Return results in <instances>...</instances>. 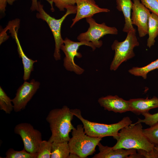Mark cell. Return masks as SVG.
Here are the masks:
<instances>
[{"label": "cell", "instance_id": "obj_24", "mask_svg": "<svg viewBox=\"0 0 158 158\" xmlns=\"http://www.w3.org/2000/svg\"><path fill=\"white\" fill-rule=\"evenodd\" d=\"M52 142L49 141L42 140L37 153L36 158H50Z\"/></svg>", "mask_w": 158, "mask_h": 158}, {"label": "cell", "instance_id": "obj_26", "mask_svg": "<svg viewBox=\"0 0 158 158\" xmlns=\"http://www.w3.org/2000/svg\"><path fill=\"white\" fill-rule=\"evenodd\" d=\"M142 114L144 116V118H138V121L134 124L143 123L150 126L158 122V112L154 114H151L149 112Z\"/></svg>", "mask_w": 158, "mask_h": 158}, {"label": "cell", "instance_id": "obj_28", "mask_svg": "<svg viewBox=\"0 0 158 158\" xmlns=\"http://www.w3.org/2000/svg\"><path fill=\"white\" fill-rule=\"evenodd\" d=\"M137 150L138 153L143 155L144 158H158L157 152L154 148L152 151L150 152H148L142 150Z\"/></svg>", "mask_w": 158, "mask_h": 158}, {"label": "cell", "instance_id": "obj_27", "mask_svg": "<svg viewBox=\"0 0 158 158\" xmlns=\"http://www.w3.org/2000/svg\"><path fill=\"white\" fill-rule=\"evenodd\" d=\"M149 11L158 16V0H140Z\"/></svg>", "mask_w": 158, "mask_h": 158}, {"label": "cell", "instance_id": "obj_34", "mask_svg": "<svg viewBox=\"0 0 158 158\" xmlns=\"http://www.w3.org/2000/svg\"><path fill=\"white\" fill-rule=\"evenodd\" d=\"M154 148L157 151L158 156V146H155Z\"/></svg>", "mask_w": 158, "mask_h": 158}, {"label": "cell", "instance_id": "obj_29", "mask_svg": "<svg viewBox=\"0 0 158 158\" xmlns=\"http://www.w3.org/2000/svg\"><path fill=\"white\" fill-rule=\"evenodd\" d=\"M6 0H0V10L1 13H4L6 10L7 3Z\"/></svg>", "mask_w": 158, "mask_h": 158}, {"label": "cell", "instance_id": "obj_15", "mask_svg": "<svg viewBox=\"0 0 158 158\" xmlns=\"http://www.w3.org/2000/svg\"><path fill=\"white\" fill-rule=\"evenodd\" d=\"M128 101L130 111L138 115L148 113L150 109L158 107V98L155 96L150 99H130Z\"/></svg>", "mask_w": 158, "mask_h": 158}, {"label": "cell", "instance_id": "obj_32", "mask_svg": "<svg viewBox=\"0 0 158 158\" xmlns=\"http://www.w3.org/2000/svg\"><path fill=\"white\" fill-rule=\"evenodd\" d=\"M68 158H80L79 156L75 153H71L69 155Z\"/></svg>", "mask_w": 158, "mask_h": 158}, {"label": "cell", "instance_id": "obj_11", "mask_svg": "<svg viewBox=\"0 0 158 158\" xmlns=\"http://www.w3.org/2000/svg\"><path fill=\"white\" fill-rule=\"evenodd\" d=\"M131 20L132 24L136 25L139 36L142 37L148 34L149 18L150 11L140 0H133Z\"/></svg>", "mask_w": 158, "mask_h": 158}, {"label": "cell", "instance_id": "obj_7", "mask_svg": "<svg viewBox=\"0 0 158 158\" xmlns=\"http://www.w3.org/2000/svg\"><path fill=\"white\" fill-rule=\"evenodd\" d=\"M84 45L90 47L93 51L96 49L90 42L86 41L75 42L67 37L63 40L61 50L65 55L63 65L66 70L73 72L78 75H81L84 72V69L76 64L74 61L75 57L78 58L82 57V54L78 51L80 46Z\"/></svg>", "mask_w": 158, "mask_h": 158}, {"label": "cell", "instance_id": "obj_10", "mask_svg": "<svg viewBox=\"0 0 158 158\" xmlns=\"http://www.w3.org/2000/svg\"><path fill=\"white\" fill-rule=\"evenodd\" d=\"M40 83L32 79L29 82L24 81L18 88L15 97L12 99L13 110L18 112L24 109L39 88Z\"/></svg>", "mask_w": 158, "mask_h": 158}, {"label": "cell", "instance_id": "obj_18", "mask_svg": "<svg viewBox=\"0 0 158 158\" xmlns=\"http://www.w3.org/2000/svg\"><path fill=\"white\" fill-rule=\"evenodd\" d=\"M148 34L147 46L149 48L153 46L155 39L158 35V16L155 14L151 13L148 22Z\"/></svg>", "mask_w": 158, "mask_h": 158}, {"label": "cell", "instance_id": "obj_1", "mask_svg": "<svg viewBox=\"0 0 158 158\" xmlns=\"http://www.w3.org/2000/svg\"><path fill=\"white\" fill-rule=\"evenodd\" d=\"M74 116L71 109L66 105L51 110L46 118L51 132L48 140L51 142L68 141L69 133L75 128L71 123Z\"/></svg>", "mask_w": 158, "mask_h": 158}, {"label": "cell", "instance_id": "obj_6", "mask_svg": "<svg viewBox=\"0 0 158 158\" xmlns=\"http://www.w3.org/2000/svg\"><path fill=\"white\" fill-rule=\"evenodd\" d=\"M136 32L135 30L127 33L126 37L123 41L117 40L114 41L111 48L114 51L115 54L110 65V70L116 71L122 63L135 56L134 49L139 45Z\"/></svg>", "mask_w": 158, "mask_h": 158}, {"label": "cell", "instance_id": "obj_12", "mask_svg": "<svg viewBox=\"0 0 158 158\" xmlns=\"http://www.w3.org/2000/svg\"><path fill=\"white\" fill-rule=\"evenodd\" d=\"M76 15L72 20L71 28L83 18L92 17L96 13L110 11L108 8L99 7L94 0H76Z\"/></svg>", "mask_w": 158, "mask_h": 158}, {"label": "cell", "instance_id": "obj_33", "mask_svg": "<svg viewBox=\"0 0 158 158\" xmlns=\"http://www.w3.org/2000/svg\"><path fill=\"white\" fill-rule=\"evenodd\" d=\"M8 3L9 5H12L13 3L16 1L18 0H6Z\"/></svg>", "mask_w": 158, "mask_h": 158}, {"label": "cell", "instance_id": "obj_23", "mask_svg": "<svg viewBox=\"0 0 158 158\" xmlns=\"http://www.w3.org/2000/svg\"><path fill=\"white\" fill-rule=\"evenodd\" d=\"M6 158H36L37 153L27 152L25 149L20 151L15 150L10 148L6 152Z\"/></svg>", "mask_w": 158, "mask_h": 158}, {"label": "cell", "instance_id": "obj_2", "mask_svg": "<svg viewBox=\"0 0 158 158\" xmlns=\"http://www.w3.org/2000/svg\"><path fill=\"white\" fill-rule=\"evenodd\" d=\"M113 138L117 140L112 147L114 150L135 149L150 152L154 150L155 146L144 135L141 123H132L123 128L118 135Z\"/></svg>", "mask_w": 158, "mask_h": 158}, {"label": "cell", "instance_id": "obj_22", "mask_svg": "<svg viewBox=\"0 0 158 158\" xmlns=\"http://www.w3.org/2000/svg\"><path fill=\"white\" fill-rule=\"evenodd\" d=\"M143 132L150 141L155 146H158V122L143 129Z\"/></svg>", "mask_w": 158, "mask_h": 158}, {"label": "cell", "instance_id": "obj_13", "mask_svg": "<svg viewBox=\"0 0 158 158\" xmlns=\"http://www.w3.org/2000/svg\"><path fill=\"white\" fill-rule=\"evenodd\" d=\"M98 102L101 106L109 111L121 113L130 111L128 100H125L117 95L101 97Z\"/></svg>", "mask_w": 158, "mask_h": 158}, {"label": "cell", "instance_id": "obj_5", "mask_svg": "<svg viewBox=\"0 0 158 158\" xmlns=\"http://www.w3.org/2000/svg\"><path fill=\"white\" fill-rule=\"evenodd\" d=\"M38 12L36 17L45 21L47 24L53 35L55 43V47L54 54V57L56 61L59 60L61 59L60 50L63 43V40L61 34V25L66 17L68 15L75 13L76 8L75 5L71 6L66 9L65 14L60 18L56 19L51 16L44 10L43 5L40 1H38Z\"/></svg>", "mask_w": 158, "mask_h": 158}, {"label": "cell", "instance_id": "obj_14", "mask_svg": "<svg viewBox=\"0 0 158 158\" xmlns=\"http://www.w3.org/2000/svg\"><path fill=\"white\" fill-rule=\"evenodd\" d=\"M18 27L14 25H12L11 24V27L8 26V29L9 32L11 34V36L16 41L19 57L22 59L24 69L23 80L24 81H27L29 79L31 73L34 70V64L37 62V61L29 58L24 52L18 36Z\"/></svg>", "mask_w": 158, "mask_h": 158}, {"label": "cell", "instance_id": "obj_8", "mask_svg": "<svg viewBox=\"0 0 158 158\" xmlns=\"http://www.w3.org/2000/svg\"><path fill=\"white\" fill-rule=\"evenodd\" d=\"M89 27L86 32L80 34L77 37L79 41H86L92 42L96 48H99L103 42L99 39L107 34L117 35L118 30L114 27L107 26L105 23H97L92 17L86 18Z\"/></svg>", "mask_w": 158, "mask_h": 158}, {"label": "cell", "instance_id": "obj_21", "mask_svg": "<svg viewBox=\"0 0 158 158\" xmlns=\"http://www.w3.org/2000/svg\"><path fill=\"white\" fill-rule=\"evenodd\" d=\"M12 99L7 96L2 87H0V109L6 113L10 114L13 110Z\"/></svg>", "mask_w": 158, "mask_h": 158}, {"label": "cell", "instance_id": "obj_9", "mask_svg": "<svg viewBox=\"0 0 158 158\" xmlns=\"http://www.w3.org/2000/svg\"><path fill=\"white\" fill-rule=\"evenodd\" d=\"M15 133L19 135L23 142L24 148L27 152L37 153L42 141L41 133L27 123L17 124L14 128Z\"/></svg>", "mask_w": 158, "mask_h": 158}, {"label": "cell", "instance_id": "obj_30", "mask_svg": "<svg viewBox=\"0 0 158 158\" xmlns=\"http://www.w3.org/2000/svg\"><path fill=\"white\" fill-rule=\"evenodd\" d=\"M38 0H31V5L30 7V9L32 11H37L38 10ZM48 1L47 0H46Z\"/></svg>", "mask_w": 158, "mask_h": 158}, {"label": "cell", "instance_id": "obj_20", "mask_svg": "<svg viewBox=\"0 0 158 158\" xmlns=\"http://www.w3.org/2000/svg\"><path fill=\"white\" fill-rule=\"evenodd\" d=\"M156 69H158V59L143 67H133L129 70L128 71L132 75L141 77L146 79L148 73Z\"/></svg>", "mask_w": 158, "mask_h": 158}, {"label": "cell", "instance_id": "obj_25", "mask_svg": "<svg viewBox=\"0 0 158 158\" xmlns=\"http://www.w3.org/2000/svg\"><path fill=\"white\" fill-rule=\"evenodd\" d=\"M48 2L51 6V10L53 11L54 9L53 6L54 3L56 6L61 11H63L65 9L71 6L75 5L76 0H47Z\"/></svg>", "mask_w": 158, "mask_h": 158}, {"label": "cell", "instance_id": "obj_3", "mask_svg": "<svg viewBox=\"0 0 158 158\" xmlns=\"http://www.w3.org/2000/svg\"><path fill=\"white\" fill-rule=\"evenodd\" d=\"M74 116L82 122L85 133L90 136L102 138L106 136H117L119 131L123 128L132 123L128 116L123 117L117 123L107 124L92 122L85 119L81 115L80 110L78 109H71Z\"/></svg>", "mask_w": 158, "mask_h": 158}, {"label": "cell", "instance_id": "obj_17", "mask_svg": "<svg viewBox=\"0 0 158 158\" xmlns=\"http://www.w3.org/2000/svg\"><path fill=\"white\" fill-rule=\"evenodd\" d=\"M116 8L123 15L125 23L123 29L124 32L128 33L136 30L133 28L131 20V11L133 2L131 0H116Z\"/></svg>", "mask_w": 158, "mask_h": 158}, {"label": "cell", "instance_id": "obj_16", "mask_svg": "<svg viewBox=\"0 0 158 158\" xmlns=\"http://www.w3.org/2000/svg\"><path fill=\"white\" fill-rule=\"evenodd\" d=\"M99 152L93 158H128L130 154L136 153L135 149L123 148L114 150L112 147L104 146L100 142L97 145Z\"/></svg>", "mask_w": 158, "mask_h": 158}, {"label": "cell", "instance_id": "obj_19", "mask_svg": "<svg viewBox=\"0 0 158 158\" xmlns=\"http://www.w3.org/2000/svg\"><path fill=\"white\" fill-rule=\"evenodd\" d=\"M70 153L68 141L52 142L51 158H68Z\"/></svg>", "mask_w": 158, "mask_h": 158}, {"label": "cell", "instance_id": "obj_31", "mask_svg": "<svg viewBox=\"0 0 158 158\" xmlns=\"http://www.w3.org/2000/svg\"><path fill=\"white\" fill-rule=\"evenodd\" d=\"M144 158V157L141 154L136 153L130 155L128 157V158Z\"/></svg>", "mask_w": 158, "mask_h": 158}, {"label": "cell", "instance_id": "obj_4", "mask_svg": "<svg viewBox=\"0 0 158 158\" xmlns=\"http://www.w3.org/2000/svg\"><path fill=\"white\" fill-rule=\"evenodd\" d=\"M72 137L68 141L71 153L78 155L80 158L92 155L102 138L89 136L85 133L83 125H78L72 130Z\"/></svg>", "mask_w": 158, "mask_h": 158}]
</instances>
